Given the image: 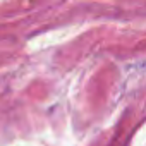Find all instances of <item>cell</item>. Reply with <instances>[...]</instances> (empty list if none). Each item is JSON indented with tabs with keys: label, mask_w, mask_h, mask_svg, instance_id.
<instances>
[]
</instances>
